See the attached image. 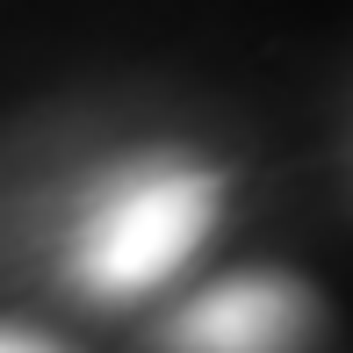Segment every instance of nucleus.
Here are the masks:
<instances>
[{
  "label": "nucleus",
  "mask_w": 353,
  "mask_h": 353,
  "mask_svg": "<svg viewBox=\"0 0 353 353\" xmlns=\"http://www.w3.org/2000/svg\"><path fill=\"white\" fill-rule=\"evenodd\" d=\"M216 223V173L202 166H130L94 195L72 238V274L94 296H137L166 281Z\"/></svg>",
  "instance_id": "1"
},
{
  "label": "nucleus",
  "mask_w": 353,
  "mask_h": 353,
  "mask_svg": "<svg viewBox=\"0 0 353 353\" xmlns=\"http://www.w3.org/2000/svg\"><path fill=\"white\" fill-rule=\"evenodd\" d=\"M310 296L281 274H245L223 281L173 325V346H216V353H252V346H296L310 332Z\"/></svg>",
  "instance_id": "2"
},
{
  "label": "nucleus",
  "mask_w": 353,
  "mask_h": 353,
  "mask_svg": "<svg viewBox=\"0 0 353 353\" xmlns=\"http://www.w3.org/2000/svg\"><path fill=\"white\" fill-rule=\"evenodd\" d=\"M0 346H14V353H43L51 339H37V332H0Z\"/></svg>",
  "instance_id": "3"
}]
</instances>
